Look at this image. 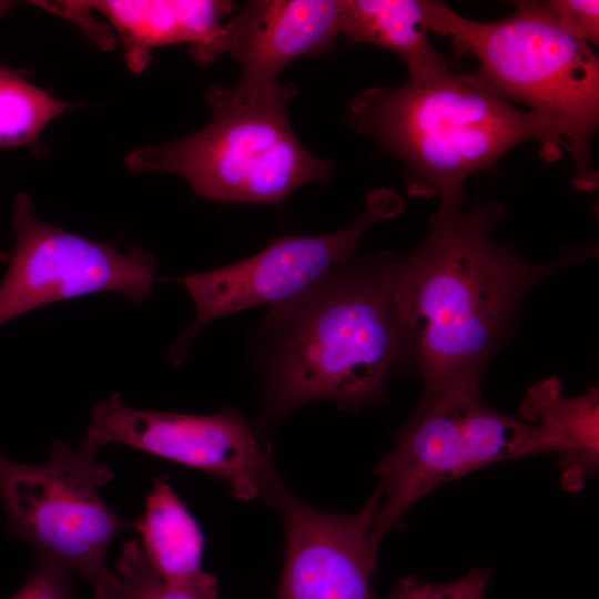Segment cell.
<instances>
[{"instance_id": "cell-12", "label": "cell", "mask_w": 599, "mask_h": 599, "mask_svg": "<svg viewBox=\"0 0 599 599\" xmlns=\"http://www.w3.org/2000/svg\"><path fill=\"white\" fill-rule=\"evenodd\" d=\"M339 33L337 0L250 1L224 22L223 52L241 64L238 85L264 89L293 60L325 53Z\"/></svg>"}, {"instance_id": "cell-7", "label": "cell", "mask_w": 599, "mask_h": 599, "mask_svg": "<svg viewBox=\"0 0 599 599\" xmlns=\"http://www.w3.org/2000/svg\"><path fill=\"white\" fill-rule=\"evenodd\" d=\"M546 444L536 427L486 406L479 380L423 394L375 469L379 504L373 545L377 549L406 510L433 489L493 463L548 454Z\"/></svg>"}, {"instance_id": "cell-16", "label": "cell", "mask_w": 599, "mask_h": 599, "mask_svg": "<svg viewBox=\"0 0 599 599\" xmlns=\"http://www.w3.org/2000/svg\"><path fill=\"white\" fill-rule=\"evenodd\" d=\"M341 33L354 43L374 44L397 53L410 81L449 71L425 27L423 0H341Z\"/></svg>"}, {"instance_id": "cell-13", "label": "cell", "mask_w": 599, "mask_h": 599, "mask_svg": "<svg viewBox=\"0 0 599 599\" xmlns=\"http://www.w3.org/2000/svg\"><path fill=\"white\" fill-rule=\"evenodd\" d=\"M101 12L118 32L128 67L141 72L152 49L191 44L192 58L203 65L223 54L224 19L234 9L222 0H102L81 1Z\"/></svg>"}, {"instance_id": "cell-4", "label": "cell", "mask_w": 599, "mask_h": 599, "mask_svg": "<svg viewBox=\"0 0 599 599\" xmlns=\"http://www.w3.org/2000/svg\"><path fill=\"white\" fill-rule=\"evenodd\" d=\"M514 6L511 16L487 22L423 0L425 27L474 55L477 71L502 98L554 122L568 144L573 185L591 192L598 186L590 141L599 122V59L590 44L560 29L541 1Z\"/></svg>"}, {"instance_id": "cell-21", "label": "cell", "mask_w": 599, "mask_h": 599, "mask_svg": "<svg viewBox=\"0 0 599 599\" xmlns=\"http://www.w3.org/2000/svg\"><path fill=\"white\" fill-rule=\"evenodd\" d=\"M70 575L59 566L38 561L27 581L9 599H77Z\"/></svg>"}, {"instance_id": "cell-17", "label": "cell", "mask_w": 599, "mask_h": 599, "mask_svg": "<svg viewBox=\"0 0 599 599\" xmlns=\"http://www.w3.org/2000/svg\"><path fill=\"white\" fill-rule=\"evenodd\" d=\"M74 106L0 64V148L38 144L49 122Z\"/></svg>"}, {"instance_id": "cell-6", "label": "cell", "mask_w": 599, "mask_h": 599, "mask_svg": "<svg viewBox=\"0 0 599 599\" xmlns=\"http://www.w3.org/2000/svg\"><path fill=\"white\" fill-rule=\"evenodd\" d=\"M98 449L80 443L74 450L54 440L48 461L22 464L0 455V501L11 532L27 542L38 561L85 578L95 599H121V583L105 564L110 544L133 529L100 497L112 469Z\"/></svg>"}, {"instance_id": "cell-8", "label": "cell", "mask_w": 599, "mask_h": 599, "mask_svg": "<svg viewBox=\"0 0 599 599\" xmlns=\"http://www.w3.org/2000/svg\"><path fill=\"white\" fill-rule=\"evenodd\" d=\"M81 443L122 444L223 480L242 500L268 502L281 481L270 449L242 414L152 412L129 407L118 393L95 403Z\"/></svg>"}, {"instance_id": "cell-10", "label": "cell", "mask_w": 599, "mask_h": 599, "mask_svg": "<svg viewBox=\"0 0 599 599\" xmlns=\"http://www.w3.org/2000/svg\"><path fill=\"white\" fill-rule=\"evenodd\" d=\"M399 196L387 189L369 193L365 211L351 225L322 235L283 236L260 253L207 272L187 275L183 284L195 305V318L171 352L181 362L192 339L207 323L242 309L287 303L317 284L335 265L346 262L364 232L397 215Z\"/></svg>"}, {"instance_id": "cell-9", "label": "cell", "mask_w": 599, "mask_h": 599, "mask_svg": "<svg viewBox=\"0 0 599 599\" xmlns=\"http://www.w3.org/2000/svg\"><path fill=\"white\" fill-rule=\"evenodd\" d=\"M14 243L4 253L0 284V326L44 305L99 292L134 303L152 291L156 258L132 246L125 253L50 225L35 215L26 194L13 201Z\"/></svg>"}, {"instance_id": "cell-2", "label": "cell", "mask_w": 599, "mask_h": 599, "mask_svg": "<svg viewBox=\"0 0 599 599\" xmlns=\"http://www.w3.org/2000/svg\"><path fill=\"white\" fill-rule=\"evenodd\" d=\"M397 254L332 270L298 297L274 306L278 328L267 410L281 416L317 399L356 408L380 397L407 363L395 287Z\"/></svg>"}, {"instance_id": "cell-22", "label": "cell", "mask_w": 599, "mask_h": 599, "mask_svg": "<svg viewBox=\"0 0 599 599\" xmlns=\"http://www.w3.org/2000/svg\"><path fill=\"white\" fill-rule=\"evenodd\" d=\"M13 6L12 1H0V17L4 16Z\"/></svg>"}, {"instance_id": "cell-19", "label": "cell", "mask_w": 599, "mask_h": 599, "mask_svg": "<svg viewBox=\"0 0 599 599\" xmlns=\"http://www.w3.org/2000/svg\"><path fill=\"white\" fill-rule=\"evenodd\" d=\"M490 571L473 568L449 583H430L415 576L398 579L388 599H485Z\"/></svg>"}, {"instance_id": "cell-5", "label": "cell", "mask_w": 599, "mask_h": 599, "mask_svg": "<svg viewBox=\"0 0 599 599\" xmlns=\"http://www.w3.org/2000/svg\"><path fill=\"white\" fill-rule=\"evenodd\" d=\"M294 84L250 89L210 85L211 121L181 139L134 149L131 172L181 175L200 195L220 202L275 204L300 186L323 182L333 164L298 141L286 105Z\"/></svg>"}, {"instance_id": "cell-1", "label": "cell", "mask_w": 599, "mask_h": 599, "mask_svg": "<svg viewBox=\"0 0 599 599\" xmlns=\"http://www.w3.org/2000/svg\"><path fill=\"white\" fill-rule=\"evenodd\" d=\"M502 215L497 201L467 213L440 204L424 242L397 254L395 300L423 394L480 382L527 293L561 266L597 254L581 248L550 263L524 261L490 237Z\"/></svg>"}, {"instance_id": "cell-15", "label": "cell", "mask_w": 599, "mask_h": 599, "mask_svg": "<svg viewBox=\"0 0 599 599\" xmlns=\"http://www.w3.org/2000/svg\"><path fill=\"white\" fill-rule=\"evenodd\" d=\"M518 415L520 422L539 429L550 454L559 456L561 486L571 493L582 489L599 464L598 388L569 398L559 379L550 377L527 390Z\"/></svg>"}, {"instance_id": "cell-20", "label": "cell", "mask_w": 599, "mask_h": 599, "mask_svg": "<svg viewBox=\"0 0 599 599\" xmlns=\"http://www.w3.org/2000/svg\"><path fill=\"white\" fill-rule=\"evenodd\" d=\"M541 2L560 29L588 44L598 45V0H548Z\"/></svg>"}, {"instance_id": "cell-14", "label": "cell", "mask_w": 599, "mask_h": 599, "mask_svg": "<svg viewBox=\"0 0 599 599\" xmlns=\"http://www.w3.org/2000/svg\"><path fill=\"white\" fill-rule=\"evenodd\" d=\"M133 529L141 535L145 559L162 580L202 599H217L216 579L202 565V530L165 477L153 480Z\"/></svg>"}, {"instance_id": "cell-11", "label": "cell", "mask_w": 599, "mask_h": 599, "mask_svg": "<svg viewBox=\"0 0 599 599\" xmlns=\"http://www.w3.org/2000/svg\"><path fill=\"white\" fill-rule=\"evenodd\" d=\"M283 517L285 552L276 599H372L377 490L356 514L305 504L282 481L268 502Z\"/></svg>"}, {"instance_id": "cell-3", "label": "cell", "mask_w": 599, "mask_h": 599, "mask_svg": "<svg viewBox=\"0 0 599 599\" xmlns=\"http://www.w3.org/2000/svg\"><path fill=\"white\" fill-rule=\"evenodd\" d=\"M349 114L356 130L402 161L412 196L438 194L440 204L459 205L467 177L520 143L537 142L548 163L568 151L554 122L515 108L478 71L366 89Z\"/></svg>"}, {"instance_id": "cell-18", "label": "cell", "mask_w": 599, "mask_h": 599, "mask_svg": "<svg viewBox=\"0 0 599 599\" xmlns=\"http://www.w3.org/2000/svg\"><path fill=\"white\" fill-rule=\"evenodd\" d=\"M114 571L121 583V599H202L162 580L149 565L138 540L123 546Z\"/></svg>"}]
</instances>
